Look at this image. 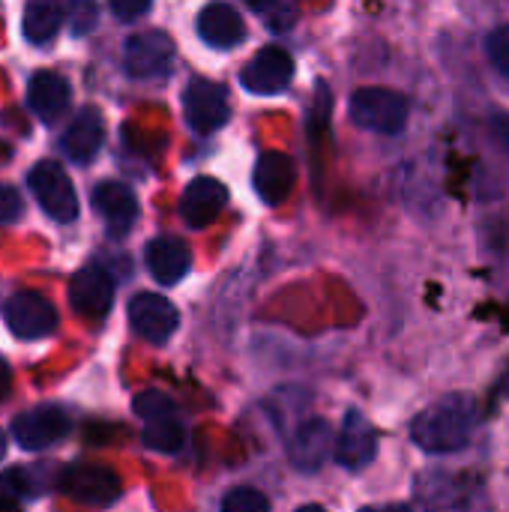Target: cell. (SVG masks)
Masks as SVG:
<instances>
[{
	"mask_svg": "<svg viewBox=\"0 0 509 512\" xmlns=\"http://www.w3.org/2000/svg\"><path fill=\"white\" fill-rule=\"evenodd\" d=\"M480 423V408L465 393H450L417 414L411 423V438L420 450L432 456L459 453L471 444V435Z\"/></svg>",
	"mask_w": 509,
	"mask_h": 512,
	"instance_id": "1",
	"label": "cell"
},
{
	"mask_svg": "<svg viewBox=\"0 0 509 512\" xmlns=\"http://www.w3.org/2000/svg\"><path fill=\"white\" fill-rule=\"evenodd\" d=\"M348 114L354 126L381 132V135H399L408 126V99L387 87H363L351 96Z\"/></svg>",
	"mask_w": 509,
	"mask_h": 512,
	"instance_id": "2",
	"label": "cell"
},
{
	"mask_svg": "<svg viewBox=\"0 0 509 512\" xmlns=\"http://www.w3.org/2000/svg\"><path fill=\"white\" fill-rule=\"evenodd\" d=\"M27 183L48 219L63 222V225L78 219V195H75V186L60 162L45 159V162L33 165L27 174Z\"/></svg>",
	"mask_w": 509,
	"mask_h": 512,
	"instance_id": "3",
	"label": "cell"
},
{
	"mask_svg": "<svg viewBox=\"0 0 509 512\" xmlns=\"http://www.w3.org/2000/svg\"><path fill=\"white\" fill-rule=\"evenodd\" d=\"M123 69L135 81H159L174 69V42L162 30H144L126 39Z\"/></svg>",
	"mask_w": 509,
	"mask_h": 512,
	"instance_id": "4",
	"label": "cell"
},
{
	"mask_svg": "<svg viewBox=\"0 0 509 512\" xmlns=\"http://www.w3.org/2000/svg\"><path fill=\"white\" fill-rule=\"evenodd\" d=\"M183 117H186L192 132L213 135L231 117L228 90L213 84V81H204V78L189 81V87L183 90Z\"/></svg>",
	"mask_w": 509,
	"mask_h": 512,
	"instance_id": "5",
	"label": "cell"
},
{
	"mask_svg": "<svg viewBox=\"0 0 509 512\" xmlns=\"http://www.w3.org/2000/svg\"><path fill=\"white\" fill-rule=\"evenodd\" d=\"M69 429H72V420L60 405H39L12 420V438L27 453L45 450V447L63 441L69 435Z\"/></svg>",
	"mask_w": 509,
	"mask_h": 512,
	"instance_id": "6",
	"label": "cell"
},
{
	"mask_svg": "<svg viewBox=\"0 0 509 512\" xmlns=\"http://www.w3.org/2000/svg\"><path fill=\"white\" fill-rule=\"evenodd\" d=\"M294 78V57L282 45L261 48L240 72V84L255 96H276Z\"/></svg>",
	"mask_w": 509,
	"mask_h": 512,
	"instance_id": "7",
	"label": "cell"
},
{
	"mask_svg": "<svg viewBox=\"0 0 509 512\" xmlns=\"http://www.w3.org/2000/svg\"><path fill=\"white\" fill-rule=\"evenodd\" d=\"M129 324L141 339H147L153 345H165L180 327V312L168 297L141 291L129 303Z\"/></svg>",
	"mask_w": 509,
	"mask_h": 512,
	"instance_id": "8",
	"label": "cell"
},
{
	"mask_svg": "<svg viewBox=\"0 0 509 512\" xmlns=\"http://www.w3.org/2000/svg\"><path fill=\"white\" fill-rule=\"evenodd\" d=\"M69 303L87 321L105 318L114 306V279H111L108 267H102V264L81 267L69 282Z\"/></svg>",
	"mask_w": 509,
	"mask_h": 512,
	"instance_id": "9",
	"label": "cell"
},
{
	"mask_svg": "<svg viewBox=\"0 0 509 512\" xmlns=\"http://www.w3.org/2000/svg\"><path fill=\"white\" fill-rule=\"evenodd\" d=\"M3 318L9 333L18 339H45L57 330V309L36 291H21L9 297Z\"/></svg>",
	"mask_w": 509,
	"mask_h": 512,
	"instance_id": "10",
	"label": "cell"
},
{
	"mask_svg": "<svg viewBox=\"0 0 509 512\" xmlns=\"http://www.w3.org/2000/svg\"><path fill=\"white\" fill-rule=\"evenodd\" d=\"M60 489L87 507H108L120 498V477L102 465H72L60 477Z\"/></svg>",
	"mask_w": 509,
	"mask_h": 512,
	"instance_id": "11",
	"label": "cell"
},
{
	"mask_svg": "<svg viewBox=\"0 0 509 512\" xmlns=\"http://www.w3.org/2000/svg\"><path fill=\"white\" fill-rule=\"evenodd\" d=\"M333 456L345 471H363L366 465L375 462V456H378V432L357 408H351L345 414L342 429L336 435V453Z\"/></svg>",
	"mask_w": 509,
	"mask_h": 512,
	"instance_id": "12",
	"label": "cell"
},
{
	"mask_svg": "<svg viewBox=\"0 0 509 512\" xmlns=\"http://www.w3.org/2000/svg\"><path fill=\"white\" fill-rule=\"evenodd\" d=\"M330 453H336V435H333V426L321 417L306 420L288 441V459L300 474L321 471Z\"/></svg>",
	"mask_w": 509,
	"mask_h": 512,
	"instance_id": "13",
	"label": "cell"
},
{
	"mask_svg": "<svg viewBox=\"0 0 509 512\" xmlns=\"http://www.w3.org/2000/svg\"><path fill=\"white\" fill-rule=\"evenodd\" d=\"M93 201V210L102 216V222L108 225V234L111 237H126L129 228L135 225L138 219V198L135 192L120 183V180H105L93 189L90 195Z\"/></svg>",
	"mask_w": 509,
	"mask_h": 512,
	"instance_id": "14",
	"label": "cell"
},
{
	"mask_svg": "<svg viewBox=\"0 0 509 512\" xmlns=\"http://www.w3.org/2000/svg\"><path fill=\"white\" fill-rule=\"evenodd\" d=\"M228 204V189L216 177H195L183 198H180V216L189 228H207L219 219V213Z\"/></svg>",
	"mask_w": 509,
	"mask_h": 512,
	"instance_id": "15",
	"label": "cell"
},
{
	"mask_svg": "<svg viewBox=\"0 0 509 512\" xmlns=\"http://www.w3.org/2000/svg\"><path fill=\"white\" fill-rule=\"evenodd\" d=\"M195 27H198V36H201L210 48H219V51H231V48H237V45L246 39L243 15H240L231 3H222V0L207 3V6L198 12Z\"/></svg>",
	"mask_w": 509,
	"mask_h": 512,
	"instance_id": "16",
	"label": "cell"
},
{
	"mask_svg": "<svg viewBox=\"0 0 509 512\" xmlns=\"http://www.w3.org/2000/svg\"><path fill=\"white\" fill-rule=\"evenodd\" d=\"M294 180H297V165L288 153H279V150H267L261 153L258 165H255V174H252V186L258 192V198L270 207H279L291 189H294Z\"/></svg>",
	"mask_w": 509,
	"mask_h": 512,
	"instance_id": "17",
	"label": "cell"
},
{
	"mask_svg": "<svg viewBox=\"0 0 509 512\" xmlns=\"http://www.w3.org/2000/svg\"><path fill=\"white\" fill-rule=\"evenodd\" d=\"M102 141H105V120H102V111L93 108V105H87V108H81V111L75 114V120H72L69 129L63 132L60 147H63V153H66L72 162L87 165V162L96 159Z\"/></svg>",
	"mask_w": 509,
	"mask_h": 512,
	"instance_id": "18",
	"label": "cell"
},
{
	"mask_svg": "<svg viewBox=\"0 0 509 512\" xmlns=\"http://www.w3.org/2000/svg\"><path fill=\"white\" fill-rule=\"evenodd\" d=\"M72 102L69 81L51 69H42L30 78L27 84V105L42 123H54Z\"/></svg>",
	"mask_w": 509,
	"mask_h": 512,
	"instance_id": "19",
	"label": "cell"
},
{
	"mask_svg": "<svg viewBox=\"0 0 509 512\" xmlns=\"http://www.w3.org/2000/svg\"><path fill=\"white\" fill-rule=\"evenodd\" d=\"M147 270L159 285H177L192 267V252L180 237H156L147 243Z\"/></svg>",
	"mask_w": 509,
	"mask_h": 512,
	"instance_id": "20",
	"label": "cell"
},
{
	"mask_svg": "<svg viewBox=\"0 0 509 512\" xmlns=\"http://www.w3.org/2000/svg\"><path fill=\"white\" fill-rule=\"evenodd\" d=\"M63 18H66L63 0H27L24 15H21V30L27 36V42L42 45L57 36Z\"/></svg>",
	"mask_w": 509,
	"mask_h": 512,
	"instance_id": "21",
	"label": "cell"
},
{
	"mask_svg": "<svg viewBox=\"0 0 509 512\" xmlns=\"http://www.w3.org/2000/svg\"><path fill=\"white\" fill-rule=\"evenodd\" d=\"M186 441V429L177 414H162L144 420V444L156 453H177Z\"/></svg>",
	"mask_w": 509,
	"mask_h": 512,
	"instance_id": "22",
	"label": "cell"
},
{
	"mask_svg": "<svg viewBox=\"0 0 509 512\" xmlns=\"http://www.w3.org/2000/svg\"><path fill=\"white\" fill-rule=\"evenodd\" d=\"M222 510L225 512H267L270 510V501L258 492V489H249V486H240V489H231L225 498H222Z\"/></svg>",
	"mask_w": 509,
	"mask_h": 512,
	"instance_id": "23",
	"label": "cell"
},
{
	"mask_svg": "<svg viewBox=\"0 0 509 512\" xmlns=\"http://www.w3.org/2000/svg\"><path fill=\"white\" fill-rule=\"evenodd\" d=\"M96 18H99V9H96V0H69L66 3V21L72 27L75 36H84L96 27Z\"/></svg>",
	"mask_w": 509,
	"mask_h": 512,
	"instance_id": "24",
	"label": "cell"
},
{
	"mask_svg": "<svg viewBox=\"0 0 509 512\" xmlns=\"http://www.w3.org/2000/svg\"><path fill=\"white\" fill-rule=\"evenodd\" d=\"M132 408H135V414H138L141 420L162 417V414H177V405H174L165 393H159V390L138 393V396H135V402H132Z\"/></svg>",
	"mask_w": 509,
	"mask_h": 512,
	"instance_id": "25",
	"label": "cell"
},
{
	"mask_svg": "<svg viewBox=\"0 0 509 512\" xmlns=\"http://www.w3.org/2000/svg\"><path fill=\"white\" fill-rule=\"evenodd\" d=\"M486 57H489V63L504 78H509V24L489 33V39H486Z\"/></svg>",
	"mask_w": 509,
	"mask_h": 512,
	"instance_id": "26",
	"label": "cell"
},
{
	"mask_svg": "<svg viewBox=\"0 0 509 512\" xmlns=\"http://www.w3.org/2000/svg\"><path fill=\"white\" fill-rule=\"evenodd\" d=\"M108 6L120 21H135L153 6V0H108Z\"/></svg>",
	"mask_w": 509,
	"mask_h": 512,
	"instance_id": "27",
	"label": "cell"
},
{
	"mask_svg": "<svg viewBox=\"0 0 509 512\" xmlns=\"http://www.w3.org/2000/svg\"><path fill=\"white\" fill-rule=\"evenodd\" d=\"M21 213V198L12 186H0V225L12 222Z\"/></svg>",
	"mask_w": 509,
	"mask_h": 512,
	"instance_id": "28",
	"label": "cell"
},
{
	"mask_svg": "<svg viewBox=\"0 0 509 512\" xmlns=\"http://www.w3.org/2000/svg\"><path fill=\"white\" fill-rule=\"evenodd\" d=\"M492 135H495V141L509 153V114H495L492 117Z\"/></svg>",
	"mask_w": 509,
	"mask_h": 512,
	"instance_id": "29",
	"label": "cell"
},
{
	"mask_svg": "<svg viewBox=\"0 0 509 512\" xmlns=\"http://www.w3.org/2000/svg\"><path fill=\"white\" fill-rule=\"evenodd\" d=\"M12 390V372H9V363L0 357V399H6Z\"/></svg>",
	"mask_w": 509,
	"mask_h": 512,
	"instance_id": "30",
	"label": "cell"
},
{
	"mask_svg": "<svg viewBox=\"0 0 509 512\" xmlns=\"http://www.w3.org/2000/svg\"><path fill=\"white\" fill-rule=\"evenodd\" d=\"M249 9H255V12H270L279 0H243Z\"/></svg>",
	"mask_w": 509,
	"mask_h": 512,
	"instance_id": "31",
	"label": "cell"
},
{
	"mask_svg": "<svg viewBox=\"0 0 509 512\" xmlns=\"http://www.w3.org/2000/svg\"><path fill=\"white\" fill-rule=\"evenodd\" d=\"M6 459V435H3V429H0V462Z\"/></svg>",
	"mask_w": 509,
	"mask_h": 512,
	"instance_id": "32",
	"label": "cell"
},
{
	"mask_svg": "<svg viewBox=\"0 0 509 512\" xmlns=\"http://www.w3.org/2000/svg\"><path fill=\"white\" fill-rule=\"evenodd\" d=\"M504 390H507V396H509V375H507V381H504Z\"/></svg>",
	"mask_w": 509,
	"mask_h": 512,
	"instance_id": "33",
	"label": "cell"
}]
</instances>
